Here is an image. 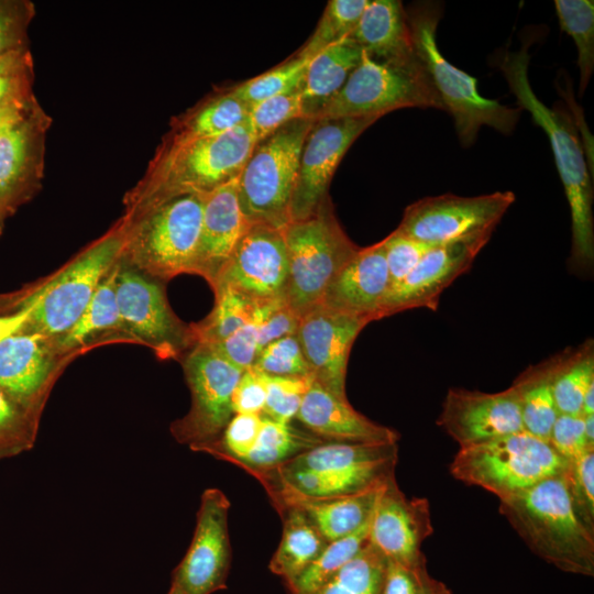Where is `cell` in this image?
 Listing matches in <instances>:
<instances>
[{
  "label": "cell",
  "instance_id": "cell-58",
  "mask_svg": "<svg viewBox=\"0 0 594 594\" xmlns=\"http://www.w3.org/2000/svg\"><path fill=\"white\" fill-rule=\"evenodd\" d=\"M419 594H451L450 590L441 582L426 574Z\"/></svg>",
  "mask_w": 594,
  "mask_h": 594
},
{
  "label": "cell",
  "instance_id": "cell-42",
  "mask_svg": "<svg viewBox=\"0 0 594 594\" xmlns=\"http://www.w3.org/2000/svg\"><path fill=\"white\" fill-rule=\"evenodd\" d=\"M40 419L0 387V460L19 455L33 448Z\"/></svg>",
  "mask_w": 594,
  "mask_h": 594
},
{
  "label": "cell",
  "instance_id": "cell-57",
  "mask_svg": "<svg viewBox=\"0 0 594 594\" xmlns=\"http://www.w3.org/2000/svg\"><path fill=\"white\" fill-rule=\"evenodd\" d=\"M29 318V308L0 314V343L12 336L23 332L28 324Z\"/></svg>",
  "mask_w": 594,
  "mask_h": 594
},
{
  "label": "cell",
  "instance_id": "cell-5",
  "mask_svg": "<svg viewBox=\"0 0 594 594\" xmlns=\"http://www.w3.org/2000/svg\"><path fill=\"white\" fill-rule=\"evenodd\" d=\"M397 460V443L329 441L253 476L308 497H343L383 486L395 476Z\"/></svg>",
  "mask_w": 594,
  "mask_h": 594
},
{
  "label": "cell",
  "instance_id": "cell-14",
  "mask_svg": "<svg viewBox=\"0 0 594 594\" xmlns=\"http://www.w3.org/2000/svg\"><path fill=\"white\" fill-rule=\"evenodd\" d=\"M514 201L515 195L512 191H495L475 197L452 194L426 197L406 207L396 230L431 246L490 240Z\"/></svg>",
  "mask_w": 594,
  "mask_h": 594
},
{
  "label": "cell",
  "instance_id": "cell-2",
  "mask_svg": "<svg viewBox=\"0 0 594 594\" xmlns=\"http://www.w3.org/2000/svg\"><path fill=\"white\" fill-rule=\"evenodd\" d=\"M529 44L507 52L499 67L515 95L519 109L527 110L548 135L556 166L571 212V256L574 270L588 271L594 263L593 185L582 143L572 119L547 107L534 92L528 78Z\"/></svg>",
  "mask_w": 594,
  "mask_h": 594
},
{
  "label": "cell",
  "instance_id": "cell-62",
  "mask_svg": "<svg viewBox=\"0 0 594 594\" xmlns=\"http://www.w3.org/2000/svg\"><path fill=\"white\" fill-rule=\"evenodd\" d=\"M167 594H183L177 587L170 585V588Z\"/></svg>",
  "mask_w": 594,
  "mask_h": 594
},
{
  "label": "cell",
  "instance_id": "cell-61",
  "mask_svg": "<svg viewBox=\"0 0 594 594\" xmlns=\"http://www.w3.org/2000/svg\"><path fill=\"white\" fill-rule=\"evenodd\" d=\"M7 217H8V216H7L2 210H0V231H1V229H2L4 219H6Z\"/></svg>",
  "mask_w": 594,
  "mask_h": 594
},
{
  "label": "cell",
  "instance_id": "cell-38",
  "mask_svg": "<svg viewBox=\"0 0 594 594\" xmlns=\"http://www.w3.org/2000/svg\"><path fill=\"white\" fill-rule=\"evenodd\" d=\"M561 29L574 41L580 70L579 92L583 95L594 69V2L592 0H556Z\"/></svg>",
  "mask_w": 594,
  "mask_h": 594
},
{
  "label": "cell",
  "instance_id": "cell-8",
  "mask_svg": "<svg viewBox=\"0 0 594 594\" xmlns=\"http://www.w3.org/2000/svg\"><path fill=\"white\" fill-rule=\"evenodd\" d=\"M312 124L297 119L255 143L238 176L239 204L250 226L284 229L290 223L301 150Z\"/></svg>",
  "mask_w": 594,
  "mask_h": 594
},
{
  "label": "cell",
  "instance_id": "cell-56",
  "mask_svg": "<svg viewBox=\"0 0 594 594\" xmlns=\"http://www.w3.org/2000/svg\"><path fill=\"white\" fill-rule=\"evenodd\" d=\"M38 106L32 90L10 98L0 105V134L28 117Z\"/></svg>",
  "mask_w": 594,
  "mask_h": 594
},
{
  "label": "cell",
  "instance_id": "cell-13",
  "mask_svg": "<svg viewBox=\"0 0 594 594\" xmlns=\"http://www.w3.org/2000/svg\"><path fill=\"white\" fill-rule=\"evenodd\" d=\"M191 395L188 413L172 422L170 433L194 451L222 433L233 417L232 394L242 370L206 344L194 345L183 358Z\"/></svg>",
  "mask_w": 594,
  "mask_h": 594
},
{
  "label": "cell",
  "instance_id": "cell-7",
  "mask_svg": "<svg viewBox=\"0 0 594 594\" xmlns=\"http://www.w3.org/2000/svg\"><path fill=\"white\" fill-rule=\"evenodd\" d=\"M202 210L204 196L184 195L133 217H121V261L158 282L194 274Z\"/></svg>",
  "mask_w": 594,
  "mask_h": 594
},
{
  "label": "cell",
  "instance_id": "cell-45",
  "mask_svg": "<svg viewBox=\"0 0 594 594\" xmlns=\"http://www.w3.org/2000/svg\"><path fill=\"white\" fill-rule=\"evenodd\" d=\"M312 377L270 376L262 416L283 424L296 418Z\"/></svg>",
  "mask_w": 594,
  "mask_h": 594
},
{
  "label": "cell",
  "instance_id": "cell-29",
  "mask_svg": "<svg viewBox=\"0 0 594 594\" xmlns=\"http://www.w3.org/2000/svg\"><path fill=\"white\" fill-rule=\"evenodd\" d=\"M120 261L98 285L90 301L75 324L61 338L53 341L57 351L69 358L85 349L111 340H122L121 322L117 301V274Z\"/></svg>",
  "mask_w": 594,
  "mask_h": 594
},
{
  "label": "cell",
  "instance_id": "cell-15",
  "mask_svg": "<svg viewBox=\"0 0 594 594\" xmlns=\"http://www.w3.org/2000/svg\"><path fill=\"white\" fill-rule=\"evenodd\" d=\"M229 509L230 502L222 491L207 488L202 493L190 546L172 574L170 585L183 594H212L227 587L231 560Z\"/></svg>",
  "mask_w": 594,
  "mask_h": 594
},
{
  "label": "cell",
  "instance_id": "cell-16",
  "mask_svg": "<svg viewBox=\"0 0 594 594\" xmlns=\"http://www.w3.org/2000/svg\"><path fill=\"white\" fill-rule=\"evenodd\" d=\"M378 119L361 117L314 121L301 150L290 222L315 213L328 197L330 180L345 152Z\"/></svg>",
  "mask_w": 594,
  "mask_h": 594
},
{
  "label": "cell",
  "instance_id": "cell-23",
  "mask_svg": "<svg viewBox=\"0 0 594 594\" xmlns=\"http://www.w3.org/2000/svg\"><path fill=\"white\" fill-rule=\"evenodd\" d=\"M488 239L432 246L385 297L380 319L415 308L437 310L440 296L473 264Z\"/></svg>",
  "mask_w": 594,
  "mask_h": 594
},
{
  "label": "cell",
  "instance_id": "cell-27",
  "mask_svg": "<svg viewBox=\"0 0 594 594\" xmlns=\"http://www.w3.org/2000/svg\"><path fill=\"white\" fill-rule=\"evenodd\" d=\"M351 37L375 61L395 66L420 63L407 13L398 0H369Z\"/></svg>",
  "mask_w": 594,
  "mask_h": 594
},
{
  "label": "cell",
  "instance_id": "cell-50",
  "mask_svg": "<svg viewBox=\"0 0 594 594\" xmlns=\"http://www.w3.org/2000/svg\"><path fill=\"white\" fill-rule=\"evenodd\" d=\"M301 317L284 298L261 301L257 331L258 353L271 342L297 333Z\"/></svg>",
  "mask_w": 594,
  "mask_h": 594
},
{
  "label": "cell",
  "instance_id": "cell-11",
  "mask_svg": "<svg viewBox=\"0 0 594 594\" xmlns=\"http://www.w3.org/2000/svg\"><path fill=\"white\" fill-rule=\"evenodd\" d=\"M403 108L444 110L422 63L395 66L375 61L362 51L359 65L341 89L309 119L382 118Z\"/></svg>",
  "mask_w": 594,
  "mask_h": 594
},
{
  "label": "cell",
  "instance_id": "cell-55",
  "mask_svg": "<svg viewBox=\"0 0 594 594\" xmlns=\"http://www.w3.org/2000/svg\"><path fill=\"white\" fill-rule=\"evenodd\" d=\"M426 574V565L410 569L386 559L380 594H419Z\"/></svg>",
  "mask_w": 594,
  "mask_h": 594
},
{
  "label": "cell",
  "instance_id": "cell-12",
  "mask_svg": "<svg viewBox=\"0 0 594 594\" xmlns=\"http://www.w3.org/2000/svg\"><path fill=\"white\" fill-rule=\"evenodd\" d=\"M117 301L122 340L150 348L161 360H178L196 345L191 324L172 310L164 288L120 260Z\"/></svg>",
  "mask_w": 594,
  "mask_h": 594
},
{
  "label": "cell",
  "instance_id": "cell-31",
  "mask_svg": "<svg viewBox=\"0 0 594 594\" xmlns=\"http://www.w3.org/2000/svg\"><path fill=\"white\" fill-rule=\"evenodd\" d=\"M361 56V47L349 36L329 45L310 59L301 85L307 119L341 89L359 65Z\"/></svg>",
  "mask_w": 594,
  "mask_h": 594
},
{
  "label": "cell",
  "instance_id": "cell-46",
  "mask_svg": "<svg viewBox=\"0 0 594 594\" xmlns=\"http://www.w3.org/2000/svg\"><path fill=\"white\" fill-rule=\"evenodd\" d=\"M564 477L576 516L594 534V451L569 461Z\"/></svg>",
  "mask_w": 594,
  "mask_h": 594
},
{
  "label": "cell",
  "instance_id": "cell-22",
  "mask_svg": "<svg viewBox=\"0 0 594 594\" xmlns=\"http://www.w3.org/2000/svg\"><path fill=\"white\" fill-rule=\"evenodd\" d=\"M51 118L38 105L0 134V210L10 216L41 187Z\"/></svg>",
  "mask_w": 594,
  "mask_h": 594
},
{
  "label": "cell",
  "instance_id": "cell-39",
  "mask_svg": "<svg viewBox=\"0 0 594 594\" xmlns=\"http://www.w3.org/2000/svg\"><path fill=\"white\" fill-rule=\"evenodd\" d=\"M386 558L367 543L312 594H380Z\"/></svg>",
  "mask_w": 594,
  "mask_h": 594
},
{
  "label": "cell",
  "instance_id": "cell-47",
  "mask_svg": "<svg viewBox=\"0 0 594 594\" xmlns=\"http://www.w3.org/2000/svg\"><path fill=\"white\" fill-rule=\"evenodd\" d=\"M254 366L270 376L312 377L296 334L263 348Z\"/></svg>",
  "mask_w": 594,
  "mask_h": 594
},
{
  "label": "cell",
  "instance_id": "cell-3",
  "mask_svg": "<svg viewBox=\"0 0 594 594\" xmlns=\"http://www.w3.org/2000/svg\"><path fill=\"white\" fill-rule=\"evenodd\" d=\"M564 473L499 498V513L535 554L563 571L592 575L594 534L573 509Z\"/></svg>",
  "mask_w": 594,
  "mask_h": 594
},
{
  "label": "cell",
  "instance_id": "cell-24",
  "mask_svg": "<svg viewBox=\"0 0 594 594\" xmlns=\"http://www.w3.org/2000/svg\"><path fill=\"white\" fill-rule=\"evenodd\" d=\"M389 287L382 240L361 248L339 270L328 285L320 305L372 322L380 319V310Z\"/></svg>",
  "mask_w": 594,
  "mask_h": 594
},
{
  "label": "cell",
  "instance_id": "cell-20",
  "mask_svg": "<svg viewBox=\"0 0 594 594\" xmlns=\"http://www.w3.org/2000/svg\"><path fill=\"white\" fill-rule=\"evenodd\" d=\"M366 319L318 305L306 312L297 338L315 382L346 398L345 376L352 345Z\"/></svg>",
  "mask_w": 594,
  "mask_h": 594
},
{
  "label": "cell",
  "instance_id": "cell-51",
  "mask_svg": "<svg viewBox=\"0 0 594 594\" xmlns=\"http://www.w3.org/2000/svg\"><path fill=\"white\" fill-rule=\"evenodd\" d=\"M33 14L28 1H0V57L28 48L24 42Z\"/></svg>",
  "mask_w": 594,
  "mask_h": 594
},
{
  "label": "cell",
  "instance_id": "cell-9",
  "mask_svg": "<svg viewBox=\"0 0 594 594\" xmlns=\"http://www.w3.org/2000/svg\"><path fill=\"white\" fill-rule=\"evenodd\" d=\"M288 271L285 301L302 317L320 305L339 270L361 249L336 218L329 196L314 215L284 228Z\"/></svg>",
  "mask_w": 594,
  "mask_h": 594
},
{
  "label": "cell",
  "instance_id": "cell-49",
  "mask_svg": "<svg viewBox=\"0 0 594 594\" xmlns=\"http://www.w3.org/2000/svg\"><path fill=\"white\" fill-rule=\"evenodd\" d=\"M260 319L261 301L256 304L251 318L240 329L223 341L209 346L242 371L253 366L258 354Z\"/></svg>",
  "mask_w": 594,
  "mask_h": 594
},
{
  "label": "cell",
  "instance_id": "cell-40",
  "mask_svg": "<svg viewBox=\"0 0 594 594\" xmlns=\"http://www.w3.org/2000/svg\"><path fill=\"white\" fill-rule=\"evenodd\" d=\"M310 58L294 54L274 68L230 87V91L252 107L268 98L301 87Z\"/></svg>",
  "mask_w": 594,
  "mask_h": 594
},
{
  "label": "cell",
  "instance_id": "cell-53",
  "mask_svg": "<svg viewBox=\"0 0 594 594\" xmlns=\"http://www.w3.org/2000/svg\"><path fill=\"white\" fill-rule=\"evenodd\" d=\"M549 442L568 462L586 451H594L586 442L583 415L559 414L552 426Z\"/></svg>",
  "mask_w": 594,
  "mask_h": 594
},
{
  "label": "cell",
  "instance_id": "cell-44",
  "mask_svg": "<svg viewBox=\"0 0 594 594\" xmlns=\"http://www.w3.org/2000/svg\"><path fill=\"white\" fill-rule=\"evenodd\" d=\"M302 118L306 116L300 87L250 107L246 123L257 142L285 124Z\"/></svg>",
  "mask_w": 594,
  "mask_h": 594
},
{
  "label": "cell",
  "instance_id": "cell-52",
  "mask_svg": "<svg viewBox=\"0 0 594 594\" xmlns=\"http://www.w3.org/2000/svg\"><path fill=\"white\" fill-rule=\"evenodd\" d=\"M33 63L28 48L0 57V105L32 90Z\"/></svg>",
  "mask_w": 594,
  "mask_h": 594
},
{
  "label": "cell",
  "instance_id": "cell-19",
  "mask_svg": "<svg viewBox=\"0 0 594 594\" xmlns=\"http://www.w3.org/2000/svg\"><path fill=\"white\" fill-rule=\"evenodd\" d=\"M287 271L284 229L250 226L212 290L227 286L254 301L284 298Z\"/></svg>",
  "mask_w": 594,
  "mask_h": 594
},
{
  "label": "cell",
  "instance_id": "cell-28",
  "mask_svg": "<svg viewBox=\"0 0 594 594\" xmlns=\"http://www.w3.org/2000/svg\"><path fill=\"white\" fill-rule=\"evenodd\" d=\"M383 486L350 496L318 498L279 485H264L275 507L298 508L328 542L356 531L371 518Z\"/></svg>",
  "mask_w": 594,
  "mask_h": 594
},
{
  "label": "cell",
  "instance_id": "cell-25",
  "mask_svg": "<svg viewBox=\"0 0 594 594\" xmlns=\"http://www.w3.org/2000/svg\"><path fill=\"white\" fill-rule=\"evenodd\" d=\"M249 228L239 204L238 177L205 195L194 274L213 288Z\"/></svg>",
  "mask_w": 594,
  "mask_h": 594
},
{
  "label": "cell",
  "instance_id": "cell-36",
  "mask_svg": "<svg viewBox=\"0 0 594 594\" xmlns=\"http://www.w3.org/2000/svg\"><path fill=\"white\" fill-rule=\"evenodd\" d=\"M370 521L371 518L356 531L328 542L311 564L287 584L290 593L312 594L352 560L369 543Z\"/></svg>",
  "mask_w": 594,
  "mask_h": 594
},
{
  "label": "cell",
  "instance_id": "cell-35",
  "mask_svg": "<svg viewBox=\"0 0 594 594\" xmlns=\"http://www.w3.org/2000/svg\"><path fill=\"white\" fill-rule=\"evenodd\" d=\"M593 341L554 356L552 389L559 414L582 415L585 392L594 383Z\"/></svg>",
  "mask_w": 594,
  "mask_h": 594
},
{
  "label": "cell",
  "instance_id": "cell-37",
  "mask_svg": "<svg viewBox=\"0 0 594 594\" xmlns=\"http://www.w3.org/2000/svg\"><path fill=\"white\" fill-rule=\"evenodd\" d=\"M213 293L211 312L204 320L190 323L196 344L212 345L223 341L251 318L258 302L227 286H219Z\"/></svg>",
  "mask_w": 594,
  "mask_h": 594
},
{
  "label": "cell",
  "instance_id": "cell-43",
  "mask_svg": "<svg viewBox=\"0 0 594 594\" xmlns=\"http://www.w3.org/2000/svg\"><path fill=\"white\" fill-rule=\"evenodd\" d=\"M262 424V415L234 414L219 438L197 451L232 464L241 462L254 447Z\"/></svg>",
  "mask_w": 594,
  "mask_h": 594
},
{
  "label": "cell",
  "instance_id": "cell-10",
  "mask_svg": "<svg viewBox=\"0 0 594 594\" xmlns=\"http://www.w3.org/2000/svg\"><path fill=\"white\" fill-rule=\"evenodd\" d=\"M568 464L549 441L522 430L460 448L449 469L457 480L499 499L564 473Z\"/></svg>",
  "mask_w": 594,
  "mask_h": 594
},
{
  "label": "cell",
  "instance_id": "cell-21",
  "mask_svg": "<svg viewBox=\"0 0 594 594\" xmlns=\"http://www.w3.org/2000/svg\"><path fill=\"white\" fill-rule=\"evenodd\" d=\"M437 424L460 448L524 430L519 398L513 385L497 393L450 388Z\"/></svg>",
  "mask_w": 594,
  "mask_h": 594
},
{
  "label": "cell",
  "instance_id": "cell-33",
  "mask_svg": "<svg viewBox=\"0 0 594 594\" xmlns=\"http://www.w3.org/2000/svg\"><path fill=\"white\" fill-rule=\"evenodd\" d=\"M553 370L551 358L529 366L512 384L518 394L524 430L547 441L559 416L552 389Z\"/></svg>",
  "mask_w": 594,
  "mask_h": 594
},
{
  "label": "cell",
  "instance_id": "cell-1",
  "mask_svg": "<svg viewBox=\"0 0 594 594\" xmlns=\"http://www.w3.org/2000/svg\"><path fill=\"white\" fill-rule=\"evenodd\" d=\"M255 143L248 123L215 138L163 139L144 176L127 193L122 217L179 196L211 193L239 176Z\"/></svg>",
  "mask_w": 594,
  "mask_h": 594
},
{
  "label": "cell",
  "instance_id": "cell-41",
  "mask_svg": "<svg viewBox=\"0 0 594 594\" xmlns=\"http://www.w3.org/2000/svg\"><path fill=\"white\" fill-rule=\"evenodd\" d=\"M369 0L328 1L314 33L296 54L312 58L329 45L351 36Z\"/></svg>",
  "mask_w": 594,
  "mask_h": 594
},
{
  "label": "cell",
  "instance_id": "cell-60",
  "mask_svg": "<svg viewBox=\"0 0 594 594\" xmlns=\"http://www.w3.org/2000/svg\"><path fill=\"white\" fill-rule=\"evenodd\" d=\"M583 417L586 442L590 448L594 449V415H585Z\"/></svg>",
  "mask_w": 594,
  "mask_h": 594
},
{
  "label": "cell",
  "instance_id": "cell-54",
  "mask_svg": "<svg viewBox=\"0 0 594 594\" xmlns=\"http://www.w3.org/2000/svg\"><path fill=\"white\" fill-rule=\"evenodd\" d=\"M268 375L254 365L244 370L232 394L234 414L262 415L266 400Z\"/></svg>",
  "mask_w": 594,
  "mask_h": 594
},
{
  "label": "cell",
  "instance_id": "cell-17",
  "mask_svg": "<svg viewBox=\"0 0 594 594\" xmlns=\"http://www.w3.org/2000/svg\"><path fill=\"white\" fill-rule=\"evenodd\" d=\"M432 532L428 499L408 498L395 476L391 477L377 497L370 521L369 543L387 560L419 569L426 565L421 546Z\"/></svg>",
  "mask_w": 594,
  "mask_h": 594
},
{
  "label": "cell",
  "instance_id": "cell-4",
  "mask_svg": "<svg viewBox=\"0 0 594 594\" xmlns=\"http://www.w3.org/2000/svg\"><path fill=\"white\" fill-rule=\"evenodd\" d=\"M124 228L120 221L102 237L47 278L7 296V312L30 309L23 332L42 334L52 341L64 336L77 321L98 285L121 260Z\"/></svg>",
  "mask_w": 594,
  "mask_h": 594
},
{
  "label": "cell",
  "instance_id": "cell-59",
  "mask_svg": "<svg viewBox=\"0 0 594 594\" xmlns=\"http://www.w3.org/2000/svg\"><path fill=\"white\" fill-rule=\"evenodd\" d=\"M582 415H594V383L590 385L582 402Z\"/></svg>",
  "mask_w": 594,
  "mask_h": 594
},
{
  "label": "cell",
  "instance_id": "cell-48",
  "mask_svg": "<svg viewBox=\"0 0 594 594\" xmlns=\"http://www.w3.org/2000/svg\"><path fill=\"white\" fill-rule=\"evenodd\" d=\"M383 243L389 274V290L397 286L432 248L397 230L387 235Z\"/></svg>",
  "mask_w": 594,
  "mask_h": 594
},
{
  "label": "cell",
  "instance_id": "cell-32",
  "mask_svg": "<svg viewBox=\"0 0 594 594\" xmlns=\"http://www.w3.org/2000/svg\"><path fill=\"white\" fill-rule=\"evenodd\" d=\"M276 508L283 519V535L270 569L288 584L311 564L328 541L298 508Z\"/></svg>",
  "mask_w": 594,
  "mask_h": 594
},
{
  "label": "cell",
  "instance_id": "cell-30",
  "mask_svg": "<svg viewBox=\"0 0 594 594\" xmlns=\"http://www.w3.org/2000/svg\"><path fill=\"white\" fill-rule=\"evenodd\" d=\"M249 110L229 88L219 89L173 119L164 139L179 141L222 135L245 124Z\"/></svg>",
  "mask_w": 594,
  "mask_h": 594
},
{
  "label": "cell",
  "instance_id": "cell-34",
  "mask_svg": "<svg viewBox=\"0 0 594 594\" xmlns=\"http://www.w3.org/2000/svg\"><path fill=\"white\" fill-rule=\"evenodd\" d=\"M322 442L326 441L310 431L306 432L296 429L290 424L263 417L254 447L244 460L234 464L253 475L271 471Z\"/></svg>",
  "mask_w": 594,
  "mask_h": 594
},
{
  "label": "cell",
  "instance_id": "cell-18",
  "mask_svg": "<svg viewBox=\"0 0 594 594\" xmlns=\"http://www.w3.org/2000/svg\"><path fill=\"white\" fill-rule=\"evenodd\" d=\"M70 359L62 355L51 339L20 332L0 343V387L41 418L50 393Z\"/></svg>",
  "mask_w": 594,
  "mask_h": 594
},
{
  "label": "cell",
  "instance_id": "cell-6",
  "mask_svg": "<svg viewBox=\"0 0 594 594\" xmlns=\"http://www.w3.org/2000/svg\"><path fill=\"white\" fill-rule=\"evenodd\" d=\"M406 13L416 54L444 110L452 116L461 144L472 145L482 125L510 134L521 109L482 97L476 79L452 65L441 54L436 36L441 15L439 6L421 2L410 7Z\"/></svg>",
  "mask_w": 594,
  "mask_h": 594
},
{
  "label": "cell",
  "instance_id": "cell-26",
  "mask_svg": "<svg viewBox=\"0 0 594 594\" xmlns=\"http://www.w3.org/2000/svg\"><path fill=\"white\" fill-rule=\"evenodd\" d=\"M296 418L326 442L397 443L396 430L376 424L312 381Z\"/></svg>",
  "mask_w": 594,
  "mask_h": 594
}]
</instances>
